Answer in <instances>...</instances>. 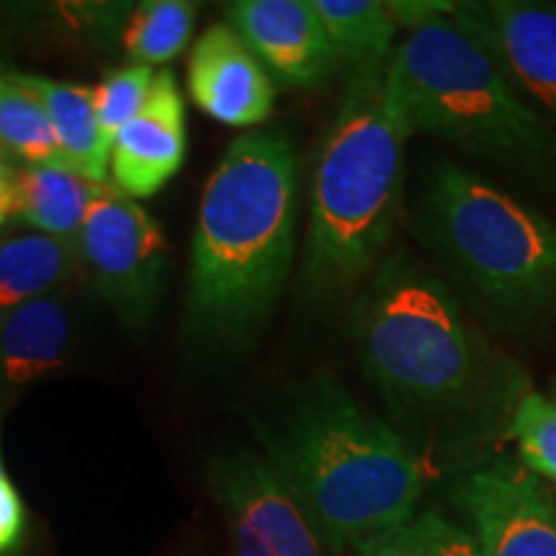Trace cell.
<instances>
[{
  "mask_svg": "<svg viewBox=\"0 0 556 556\" xmlns=\"http://www.w3.org/2000/svg\"><path fill=\"white\" fill-rule=\"evenodd\" d=\"M351 556H426V552H422L415 523H407L371 539L368 544L358 546Z\"/></svg>",
  "mask_w": 556,
  "mask_h": 556,
  "instance_id": "d4e9b609",
  "label": "cell"
},
{
  "mask_svg": "<svg viewBox=\"0 0 556 556\" xmlns=\"http://www.w3.org/2000/svg\"><path fill=\"white\" fill-rule=\"evenodd\" d=\"M199 5L189 0H142L101 5L93 11V29L114 45L127 65L155 67L176 60L189 47Z\"/></svg>",
  "mask_w": 556,
  "mask_h": 556,
  "instance_id": "9a60e30c",
  "label": "cell"
},
{
  "mask_svg": "<svg viewBox=\"0 0 556 556\" xmlns=\"http://www.w3.org/2000/svg\"><path fill=\"white\" fill-rule=\"evenodd\" d=\"M0 155L16 168L62 160L45 103L18 70H5L0 78Z\"/></svg>",
  "mask_w": 556,
  "mask_h": 556,
  "instance_id": "ffe728a7",
  "label": "cell"
},
{
  "mask_svg": "<svg viewBox=\"0 0 556 556\" xmlns=\"http://www.w3.org/2000/svg\"><path fill=\"white\" fill-rule=\"evenodd\" d=\"M5 235H9V232H5V229H3V227H0V242H3V238H5Z\"/></svg>",
  "mask_w": 556,
  "mask_h": 556,
  "instance_id": "83f0119b",
  "label": "cell"
},
{
  "mask_svg": "<svg viewBox=\"0 0 556 556\" xmlns=\"http://www.w3.org/2000/svg\"><path fill=\"white\" fill-rule=\"evenodd\" d=\"M18 219V168L0 155V227Z\"/></svg>",
  "mask_w": 556,
  "mask_h": 556,
  "instance_id": "484cf974",
  "label": "cell"
},
{
  "mask_svg": "<svg viewBox=\"0 0 556 556\" xmlns=\"http://www.w3.org/2000/svg\"><path fill=\"white\" fill-rule=\"evenodd\" d=\"M24 80L45 103L60 155L88 184H109V142L101 137L93 111V90L75 83L24 73Z\"/></svg>",
  "mask_w": 556,
  "mask_h": 556,
  "instance_id": "2e32d148",
  "label": "cell"
},
{
  "mask_svg": "<svg viewBox=\"0 0 556 556\" xmlns=\"http://www.w3.org/2000/svg\"><path fill=\"white\" fill-rule=\"evenodd\" d=\"M225 13L281 86L319 88L343 67L309 0H235Z\"/></svg>",
  "mask_w": 556,
  "mask_h": 556,
  "instance_id": "8fae6325",
  "label": "cell"
},
{
  "mask_svg": "<svg viewBox=\"0 0 556 556\" xmlns=\"http://www.w3.org/2000/svg\"><path fill=\"white\" fill-rule=\"evenodd\" d=\"M186 86L193 103L227 127H258L276 106L274 78L229 24H212L191 47Z\"/></svg>",
  "mask_w": 556,
  "mask_h": 556,
  "instance_id": "4fadbf2b",
  "label": "cell"
},
{
  "mask_svg": "<svg viewBox=\"0 0 556 556\" xmlns=\"http://www.w3.org/2000/svg\"><path fill=\"white\" fill-rule=\"evenodd\" d=\"M75 343V315L65 291L0 315V397L54 377Z\"/></svg>",
  "mask_w": 556,
  "mask_h": 556,
  "instance_id": "5bb4252c",
  "label": "cell"
},
{
  "mask_svg": "<svg viewBox=\"0 0 556 556\" xmlns=\"http://www.w3.org/2000/svg\"><path fill=\"white\" fill-rule=\"evenodd\" d=\"M448 13L409 29L389 60L409 129L513 168L556 173L552 124Z\"/></svg>",
  "mask_w": 556,
  "mask_h": 556,
  "instance_id": "5b68a950",
  "label": "cell"
},
{
  "mask_svg": "<svg viewBox=\"0 0 556 556\" xmlns=\"http://www.w3.org/2000/svg\"><path fill=\"white\" fill-rule=\"evenodd\" d=\"M510 435L518 446L520 464L556 490V402L539 392L518 397Z\"/></svg>",
  "mask_w": 556,
  "mask_h": 556,
  "instance_id": "44dd1931",
  "label": "cell"
},
{
  "mask_svg": "<svg viewBox=\"0 0 556 556\" xmlns=\"http://www.w3.org/2000/svg\"><path fill=\"white\" fill-rule=\"evenodd\" d=\"M152 83H155V70L152 67L124 65L111 70L106 78L93 88L96 122H99L101 137L106 139L109 148L119 137V131L142 111Z\"/></svg>",
  "mask_w": 556,
  "mask_h": 556,
  "instance_id": "7402d4cb",
  "label": "cell"
},
{
  "mask_svg": "<svg viewBox=\"0 0 556 556\" xmlns=\"http://www.w3.org/2000/svg\"><path fill=\"white\" fill-rule=\"evenodd\" d=\"M299 155L281 129L235 137L201 193L184 338L204 356L242 353L266 328L296 248Z\"/></svg>",
  "mask_w": 556,
  "mask_h": 556,
  "instance_id": "6da1fadb",
  "label": "cell"
},
{
  "mask_svg": "<svg viewBox=\"0 0 556 556\" xmlns=\"http://www.w3.org/2000/svg\"><path fill=\"white\" fill-rule=\"evenodd\" d=\"M479 556H556V505L523 464H490L454 486Z\"/></svg>",
  "mask_w": 556,
  "mask_h": 556,
  "instance_id": "9c48e42d",
  "label": "cell"
},
{
  "mask_svg": "<svg viewBox=\"0 0 556 556\" xmlns=\"http://www.w3.org/2000/svg\"><path fill=\"white\" fill-rule=\"evenodd\" d=\"M336 47L338 58L351 70L387 65L392 60L400 26L389 16L387 3L377 0H309Z\"/></svg>",
  "mask_w": 556,
  "mask_h": 556,
  "instance_id": "d6986e66",
  "label": "cell"
},
{
  "mask_svg": "<svg viewBox=\"0 0 556 556\" xmlns=\"http://www.w3.org/2000/svg\"><path fill=\"white\" fill-rule=\"evenodd\" d=\"M266 462L332 556L415 520L426 467L397 430L330 377L299 387L258 422Z\"/></svg>",
  "mask_w": 556,
  "mask_h": 556,
  "instance_id": "7a4b0ae2",
  "label": "cell"
},
{
  "mask_svg": "<svg viewBox=\"0 0 556 556\" xmlns=\"http://www.w3.org/2000/svg\"><path fill=\"white\" fill-rule=\"evenodd\" d=\"M75 268V242L41 232L5 235L0 242V315L60 291Z\"/></svg>",
  "mask_w": 556,
  "mask_h": 556,
  "instance_id": "e0dca14e",
  "label": "cell"
},
{
  "mask_svg": "<svg viewBox=\"0 0 556 556\" xmlns=\"http://www.w3.org/2000/svg\"><path fill=\"white\" fill-rule=\"evenodd\" d=\"M26 536V505L3 467L0 451V556H13Z\"/></svg>",
  "mask_w": 556,
  "mask_h": 556,
  "instance_id": "cb8c5ba5",
  "label": "cell"
},
{
  "mask_svg": "<svg viewBox=\"0 0 556 556\" xmlns=\"http://www.w3.org/2000/svg\"><path fill=\"white\" fill-rule=\"evenodd\" d=\"M413 523L426 556H479L467 528L443 518L441 513H422Z\"/></svg>",
  "mask_w": 556,
  "mask_h": 556,
  "instance_id": "603a6c76",
  "label": "cell"
},
{
  "mask_svg": "<svg viewBox=\"0 0 556 556\" xmlns=\"http://www.w3.org/2000/svg\"><path fill=\"white\" fill-rule=\"evenodd\" d=\"M75 248L93 294L122 325L142 330L155 315L170 261L157 219L111 184L93 186Z\"/></svg>",
  "mask_w": 556,
  "mask_h": 556,
  "instance_id": "52a82bcc",
  "label": "cell"
},
{
  "mask_svg": "<svg viewBox=\"0 0 556 556\" xmlns=\"http://www.w3.org/2000/svg\"><path fill=\"white\" fill-rule=\"evenodd\" d=\"M448 16L492 54L528 103L556 119V9L486 0L454 3Z\"/></svg>",
  "mask_w": 556,
  "mask_h": 556,
  "instance_id": "30bf717a",
  "label": "cell"
},
{
  "mask_svg": "<svg viewBox=\"0 0 556 556\" xmlns=\"http://www.w3.org/2000/svg\"><path fill=\"white\" fill-rule=\"evenodd\" d=\"M189 152L186 103L176 75L157 70L144 106L111 142L109 184L124 197L142 201L163 191Z\"/></svg>",
  "mask_w": 556,
  "mask_h": 556,
  "instance_id": "7c38bea8",
  "label": "cell"
},
{
  "mask_svg": "<svg viewBox=\"0 0 556 556\" xmlns=\"http://www.w3.org/2000/svg\"><path fill=\"white\" fill-rule=\"evenodd\" d=\"M208 490L222 507L238 556H332L255 451L240 448L214 458Z\"/></svg>",
  "mask_w": 556,
  "mask_h": 556,
  "instance_id": "ba28073f",
  "label": "cell"
},
{
  "mask_svg": "<svg viewBox=\"0 0 556 556\" xmlns=\"http://www.w3.org/2000/svg\"><path fill=\"white\" fill-rule=\"evenodd\" d=\"M422 235L479 302L507 317L556 307V225L454 163L428 170Z\"/></svg>",
  "mask_w": 556,
  "mask_h": 556,
  "instance_id": "8992f818",
  "label": "cell"
},
{
  "mask_svg": "<svg viewBox=\"0 0 556 556\" xmlns=\"http://www.w3.org/2000/svg\"><path fill=\"white\" fill-rule=\"evenodd\" d=\"M356 340L366 377L402 415L475 409L490 381V353L458 299L405 250L387 255L371 274Z\"/></svg>",
  "mask_w": 556,
  "mask_h": 556,
  "instance_id": "277c9868",
  "label": "cell"
},
{
  "mask_svg": "<svg viewBox=\"0 0 556 556\" xmlns=\"http://www.w3.org/2000/svg\"><path fill=\"white\" fill-rule=\"evenodd\" d=\"M5 70H9V67H5V65H3V60H0V78H3V73H5Z\"/></svg>",
  "mask_w": 556,
  "mask_h": 556,
  "instance_id": "4316f807",
  "label": "cell"
},
{
  "mask_svg": "<svg viewBox=\"0 0 556 556\" xmlns=\"http://www.w3.org/2000/svg\"><path fill=\"white\" fill-rule=\"evenodd\" d=\"M409 135L389 62L351 70L312 168L302 263L309 294H340L384 261L402 204Z\"/></svg>",
  "mask_w": 556,
  "mask_h": 556,
  "instance_id": "3957f363",
  "label": "cell"
},
{
  "mask_svg": "<svg viewBox=\"0 0 556 556\" xmlns=\"http://www.w3.org/2000/svg\"><path fill=\"white\" fill-rule=\"evenodd\" d=\"M93 184L65 160L18 168V222L34 232L67 242L78 240Z\"/></svg>",
  "mask_w": 556,
  "mask_h": 556,
  "instance_id": "ac0fdd59",
  "label": "cell"
}]
</instances>
